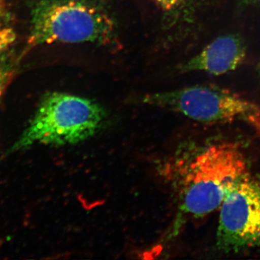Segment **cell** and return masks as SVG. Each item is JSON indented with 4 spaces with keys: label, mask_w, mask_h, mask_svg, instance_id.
Wrapping results in <instances>:
<instances>
[{
    "label": "cell",
    "mask_w": 260,
    "mask_h": 260,
    "mask_svg": "<svg viewBox=\"0 0 260 260\" xmlns=\"http://www.w3.org/2000/svg\"><path fill=\"white\" fill-rule=\"evenodd\" d=\"M241 3H242L244 5H251L255 4V3L259 2V0H239Z\"/></svg>",
    "instance_id": "9c48e42d"
},
{
    "label": "cell",
    "mask_w": 260,
    "mask_h": 260,
    "mask_svg": "<svg viewBox=\"0 0 260 260\" xmlns=\"http://www.w3.org/2000/svg\"><path fill=\"white\" fill-rule=\"evenodd\" d=\"M216 244L224 252L259 245V181L248 176L225 197L220 205Z\"/></svg>",
    "instance_id": "5b68a950"
},
{
    "label": "cell",
    "mask_w": 260,
    "mask_h": 260,
    "mask_svg": "<svg viewBox=\"0 0 260 260\" xmlns=\"http://www.w3.org/2000/svg\"><path fill=\"white\" fill-rule=\"evenodd\" d=\"M143 102L202 123L242 121L260 133V108L237 93L214 85L148 94Z\"/></svg>",
    "instance_id": "277c9868"
},
{
    "label": "cell",
    "mask_w": 260,
    "mask_h": 260,
    "mask_svg": "<svg viewBox=\"0 0 260 260\" xmlns=\"http://www.w3.org/2000/svg\"><path fill=\"white\" fill-rule=\"evenodd\" d=\"M248 176L247 161L237 145L222 143L208 147L193 160L184 177L181 212L194 218L212 213Z\"/></svg>",
    "instance_id": "7a4b0ae2"
},
{
    "label": "cell",
    "mask_w": 260,
    "mask_h": 260,
    "mask_svg": "<svg viewBox=\"0 0 260 260\" xmlns=\"http://www.w3.org/2000/svg\"><path fill=\"white\" fill-rule=\"evenodd\" d=\"M8 81V75L4 70L0 69V99L4 93Z\"/></svg>",
    "instance_id": "ba28073f"
},
{
    "label": "cell",
    "mask_w": 260,
    "mask_h": 260,
    "mask_svg": "<svg viewBox=\"0 0 260 260\" xmlns=\"http://www.w3.org/2000/svg\"><path fill=\"white\" fill-rule=\"evenodd\" d=\"M116 23L102 7L89 0H44L32 17V44L116 42Z\"/></svg>",
    "instance_id": "3957f363"
},
{
    "label": "cell",
    "mask_w": 260,
    "mask_h": 260,
    "mask_svg": "<svg viewBox=\"0 0 260 260\" xmlns=\"http://www.w3.org/2000/svg\"><path fill=\"white\" fill-rule=\"evenodd\" d=\"M159 8L164 10H172L175 9L181 4L183 0H153Z\"/></svg>",
    "instance_id": "52a82bcc"
},
{
    "label": "cell",
    "mask_w": 260,
    "mask_h": 260,
    "mask_svg": "<svg viewBox=\"0 0 260 260\" xmlns=\"http://www.w3.org/2000/svg\"><path fill=\"white\" fill-rule=\"evenodd\" d=\"M106 119L104 108L93 100L58 92L48 94L10 151L36 145L79 144L99 133Z\"/></svg>",
    "instance_id": "6da1fadb"
},
{
    "label": "cell",
    "mask_w": 260,
    "mask_h": 260,
    "mask_svg": "<svg viewBox=\"0 0 260 260\" xmlns=\"http://www.w3.org/2000/svg\"><path fill=\"white\" fill-rule=\"evenodd\" d=\"M246 54L245 42L236 34L222 36L180 67L182 73L202 71L220 75L237 69Z\"/></svg>",
    "instance_id": "8992f818"
}]
</instances>
